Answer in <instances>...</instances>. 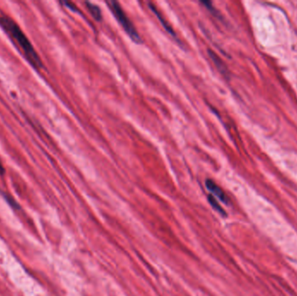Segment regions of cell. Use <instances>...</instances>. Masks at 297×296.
Here are the masks:
<instances>
[{"mask_svg": "<svg viewBox=\"0 0 297 296\" xmlns=\"http://www.w3.org/2000/svg\"><path fill=\"white\" fill-rule=\"evenodd\" d=\"M107 4L113 12V15L119 21V24H121L122 27L124 28L125 32L128 34L129 37H131V39L136 44H141L142 38L139 36V32L136 30L135 26L132 24V21L130 20V18L127 17V15L122 9L120 4L116 1H110Z\"/></svg>", "mask_w": 297, "mask_h": 296, "instance_id": "7a4b0ae2", "label": "cell"}, {"mask_svg": "<svg viewBox=\"0 0 297 296\" xmlns=\"http://www.w3.org/2000/svg\"><path fill=\"white\" fill-rule=\"evenodd\" d=\"M202 3H203L204 6L206 7L207 9L210 12H212L213 15H216L215 13H217V11L215 9V7L213 6V3L211 2H209V1H202Z\"/></svg>", "mask_w": 297, "mask_h": 296, "instance_id": "ba28073f", "label": "cell"}, {"mask_svg": "<svg viewBox=\"0 0 297 296\" xmlns=\"http://www.w3.org/2000/svg\"><path fill=\"white\" fill-rule=\"evenodd\" d=\"M0 24L20 46L28 62L36 69H40L42 67L40 57H38L37 51H35L32 44H30V40L23 32V30H21L20 27L17 25V23L10 17L3 16L0 17Z\"/></svg>", "mask_w": 297, "mask_h": 296, "instance_id": "6da1fadb", "label": "cell"}, {"mask_svg": "<svg viewBox=\"0 0 297 296\" xmlns=\"http://www.w3.org/2000/svg\"><path fill=\"white\" fill-rule=\"evenodd\" d=\"M148 7H149L150 10L153 11V13L155 14L156 17L158 18V20H160V23L162 24V26L165 29L166 31H167L168 33L170 34L173 37H175V36H176V33H175V31L173 30L172 27L170 26V25L166 22L165 18L162 17V14L159 12V10L155 8V5L152 4L151 3H148Z\"/></svg>", "mask_w": 297, "mask_h": 296, "instance_id": "277c9868", "label": "cell"}, {"mask_svg": "<svg viewBox=\"0 0 297 296\" xmlns=\"http://www.w3.org/2000/svg\"><path fill=\"white\" fill-rule=\"evenodd\" d=\"M4 168H3V163H2V161L0 160V175H3L4 174Z\"/></svg>", "mask_w": 297, "mask_h": 296, "instance_id": "30bf717a", "label": "cell"}, {"mask_svg": "<svg viewBox=\"0 0 297 296\" xmlns=\"http://www.w3.org/2000/svg\"><path fill=\"white\" fill-rule=\"evenodd\" d=\"M205 185L208 190L211 192L213 195H216L217 198L219 199L220 201L224 202V203H229V199L227 197L226 194L223 192V189L220 188L219 186L216 184V182L210 180V179H207L205 182Z\"/></svg>", "mask_w": 297, "mask_h": 296, "instance_id": "3957f363", "label": "cell"}, {"mask_svg": "<svg viewBox=\"0 0 297 296\" xmlns=\"http://www.w3.org/2000/svg\"><path fill=\"white\" fill-rule=\"evenodd\" d=\"M64 5H66V7H68L69 9H71V10H73V11H77L78 12L79 10H78V8L77 6L75 5L74 3H71V2H64Z\"/></svg>", "mask_w": 297, "mask_h": 296, "instance_id": "9c48e42d", "label": "cell"}, {"mask_svg": "<svg viewBox=\"0 0 297 296\" xmlns=\"http://www.w3.org/2000/svg\"><path fill=\"white\" fill-rule=\"evenodd\" d=\"M208 200H209V203H210V205L212 206L213 209H216L217 212L220 213L221 215H223V216H225L226 215V212H225V210L222 208V206L220 205L218 202L216 201V199L213 196V195H209L208 196Z\"/></svg>", "mask_w": 297, "mask_h": 296, "instance_id": "52a82bcc", "label": "cell"}, {"mask_svg": "<svg viewBox=\"0 0 297 296\" xmlns=\"http://www.w3.org/2000/svg\"><path fill=\"white\" fill-rule=\"evenodd\" d=\"M85 4H86V6L88 8L89 11H90L91 15H92V17H94L95 19L97 21H101V9H100L97 4L91 3V2H86Z\"/></svg>", "mask_w": 297, "mask_h": 296, "instance_id": "8992f818", "label": "cell"}, {"mask_svg": "<svg viewBox=\"0 0 297 296\" xmlns=\"http://www.w3.org/2000/svg\"><path fill=\"white\" fill-rule=\"evenodd\" d=\"M208 53H209V57L211 58V60L214 62V64L216 65V68L218 69V71L223 75V76H228L229 75V71H228V68L226 65L224 64L223 60L220 58L217 55H216L214 51L211 50H208Z\"/></svg>", "mask_w": 297, "mask_h": 296, "instance_id": "5b68a950", "label": "cell"}]
</instances>
